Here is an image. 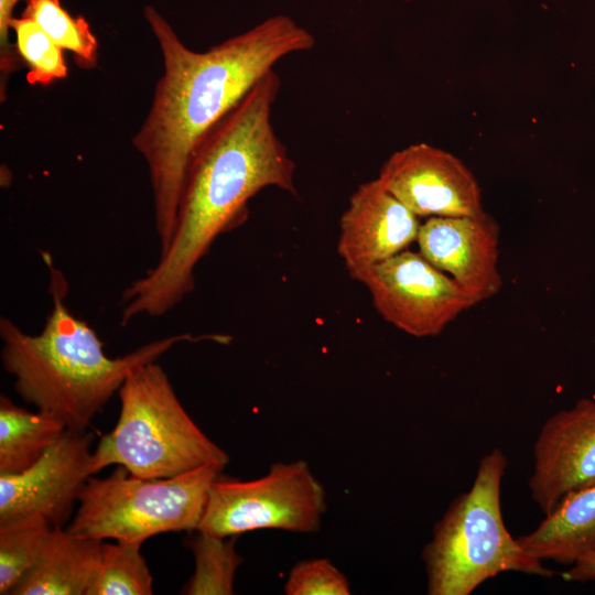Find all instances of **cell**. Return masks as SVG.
Returning a JSON list of instances; mask_svg holds the SVG:
<instances>
[{
  "instance_id": "18",
  "label": "cell",
  "mask_w": 595,
  "mask_h": 595,
  "mask_svg": "<svg viewBox=\"0 0 595 595\" xmlns=\"http://www.w3.org/2000/svg\"><path fill=\"white\" fill-rule=\"evenodd\" d=\"M141 545L142 542H102L100 560L86 595H151L153 578Z\"/></svg>"
},
{
  "instance_id": "17",
  "label": "cell",
  "mask_w": 595,
  "mask_h": 595,
  "mask_svg": "<svg viewBox=\"0 0 595 595\" xmlns=\"http://www.w3.org/2000/svg\"><path fill=\"white\" fill-rule=\"evenodd\" d=\"M237 536L218 537L197 530L188 547L195 570L183 588L186 595H231L242 558L236 551Z\"/></svg>"
},
{
  "instance_id": "14",
  "label": "cell",
  "mask_w": 595,
  "mask_h": 595,
  "mask_svg": "<svg viewBox=\"0 0 595 595\" xmlns=\"http://www.w3.org/2000/svg\"><path fill=\"white\" fill-rule=\"evenodd\" d=\"M102 541L54 527L30 571L10 595H86L96 573Z\"/></svg>"
},
{
  "instance_id": "1",
  "label": "cell",
  "mask_w": 595,
  "mask_h": 595,
  "mask_svg": "<svg viewBox=\"0 0 595 595\" xmlns=\"http://www.w3.org/2000/svg\"><path fill=\"white\" fill-rule=\"evenodd\" d=\"M143 15L159 44L163 74L131 142L149 170L162 252L171 241L186 173L203 138L280 60L312 50L315 39L292 18L277 14L195 52L154 7L144 6Z\"/></svg>"
},
{
  "instance_id": "10",
  "label": "cell",
  "mask_w": 595,
  "mask_h": 595,
  "mask_svg": "<svg viewBox=\"0 0 595 595\" xmlns=\"http://www.w3.org/2000/svg\"><path fill=\"white\" fill-rule=\"evenodd\" d=\"M378 178L418 217L473 216L484 212L480 188L467 166L450 152L426 143L392 153Z\"/></svg>"
},
{
  "instance_id": "7",
  "label": "cell",
  "mask_w": 595,
  "mask_h": 595,
  "mask_svg": "<svg viewBox=\"0 0 595 595\" xmlns=\"http://www.w3.org/2000/svg\"><path fill=\"white\" fill-rule=\"evenodd\" d=\"M326 510L323 485L304 461L278 462L260 478L213 483L198 531L218 537L260 529L317 531Z\"/></svg>"
},
{
  "instance_id": "9",
  "label": "cell",
  "mask_w": 595,
  "mask_h": 595,
  "mask_svg": "<svg viewBox=\"0 0 595 595\" xmlns=\"http://www.w3.org/2000/svg\"><path fill=\"white\" fill-rule=\"evenodd\" d=\"M87 430H69L28 469L0 474V521L40 515L54 527H64L90 476V445Z\"/></svg>"
},
{
  "instance_id": "24",
  "label": "cell",
  "mask_w": 595,
  "mask_h": 595,
  "mask_svg": "<svg viewBox=\"0 0 595 595\" xmlns=\"http://www.w3.org/2000/svg\"><path fill=\"white\" fill-rule=\"evenodd\" d=\"M562 577L567 582H588L595 580V551L584 555L569 570L562 572Z\"/></svg>"
},
{
  "instance_id": "23",
  "label": "cell",
  "mask_w": 595,
  "mask_h": 595,
  "mask_svg": "<svg viewBox=\"0 0 595 595\" xmlns=\"http://www.w3.org/2000/svg\"><path fill=\"white\" fill-rule=\"evenodd\" d=\"M21 0H0V100H7L10 76L24 67L15 44L10 41L13 10Z\"/></svg>"
},
{
  "instance_id": "16",
  "label": "cell",
  "mask_w": 595,
  "mask_h": 595,
  "mask_svg": "<svg viewBox=\"0 0 595 595\" xmlns=\"http://www.w3.org/2000/svg\"><path fill=\"white\" fill-rule=\"evenodd\" d=\"M57 418L37 410L30 412L0 398V474L21 473L34 463L66 431Z\"/></svg>"
},
{
  "instance_id": "11",
  "label": "cell",
  "mask_w": 595,
  "mask_h": 595,
  "mask_svg": "<svg viewBox=\"0 0 595 595\" xmlns=\"http://www.w3.org/2000/svg\"><path fill=\"white\" fill-rule=\"evenodd\" d=\"M595 485V400L552 414L533 446L529 489L544 515L569 494Z\"/></svg>"
},
{
  "instance_id": "21",
  "label": "cell",
  "mask_w": 595,
  "mask_h": 595,
  "mask_svg": "<svg viewBox=\"0 0 595 595\" xmlns=\"http://www.w3.org/2000/svg\"><path fill=\"white\" fill-rule=\"evenodd\" d=\"M15 35V47L28 69L26 82L31 86H50L68 76L63 51L31 18L14 17L10 24Z\"/></svg>"
},
{
  "instance_id": "12",
  "label": "cell",
  "mask_w": 595,
  "mask_h": 595,
  "mask_svg": "<svg viewBox=\"0 0 595 595\" xmlns=\"http://www.w3.org/2000/svg\"><path fill=\"white\" fill-rule=\"evenodd\" d=\"M500 226L485 210L473 216L429 217L420 225L419 252L478 303L502 286L498 269Z\"/></svg>"
},
{
  "instance_id": "5",
  "label": "cell",
  "mask_w": 595,
  "mask_h": 595,
  "mask_svg": "<svg viewBox=\"0 0 595 595\" xmlns=\"http://www.w3.org/2000/svg\"><path fill=\"white\" fill-rule=\"evenodd\" d=\"M117 393L118 421L93 452L94 475L118 465L133 476L166 478L229 462L186 412L156 360L131 369Z\"/></svg>"
},
{
  "instance_id": "13",
  "label": "cell",
  "mask_w": 595,
  "mask_h": 595,
  "mask_svg": "<svg viewBox=\"0 0 595 595\" xmlns=\"http://www.w3.org/2000/svg\"><path fill=\"white\" fill-rule=\"evenodd\" d=\"M420 225L378 177L360 184L339 220L337 251L349 275L359 282L375 264L407 250Z\"/></svg>"
},
{
  "instance_id": "4",
  "label": "cell",
  "mask_w": 595,
  "mask_h": 595,
  "mask_svg": "<svg viewBox=\"0 0 595 595\" xmlns=\"http://www.w3.org/2000/svg\"><path fill=\"white\" fill-rule=\"evenodd\" d=\"M507 467L495 448L479 462L469 490L453 499L422 551L430 595H469L501 573L552 577L555 572L528 553L507 530L500 507Z\"/></svg>"
},
{
  "instance_id": "20",
  "label": "cell",
  "mask_w": 595,
  "mask_h": 595,
  "mask_svg": "<svg viewBox=\"0 0 595 595\" xmlns=\"http://www.w3.org/2000/svg\"><path fill=\"white\" fill-rule=\"evenodd\" d=\"M52 526L40 515L0 521V594L7 595L35 563Z\"/></svg>"
},
{
  "instance_id": "15",
  "label": "cell",
  "mask_w": 595,
  "mask_h": 595,
  "mask_svg": "<svg viewBox=\"0 0 595 595\" xmlns=\"http://www.w3.org/2000/svg\"><path fill=\"white\" fill-rule=\"evenodd\" d=\"M516 539L540 561L569 566L595 551V485L565 496L534 530Z\"/></svg>"
},
{
  "instance_id": "2",
  "label": "cell",
  "mask_w": 595,
  "mask_h": 595,
  "mask_svg": "<svg viewBox=\"0 0 595 595\" xmlns=\"http://www.w3.org/2000/svg\"><path fill=\"white\" fill-rule=\"evenodd\" d=\"M280 76L268 72L196 148L167 248L156 264L122 292L121 325L170 312L195 285L194 271L224 232L248 216L249 201L266 187L294 196L295 163L272 125Z\"/></svg>"
},
{
  "instance_id": "3",
  "label": "cell",
  "mask_w": 595,
  "mask_h": 595,
  "mask_svg": "<svg viewBox=\"0 0 595 595\" xmlns=\"http://www.w3.org/2000/svg\"><path fill=\"white\" fill-rule=\"evenodd\" d=\"M44 260L50 271L51 312L36 335L0 318L1 361L24 401L60 419L67 429L83 431L118 392L131 369L158 360L176 344L199 338L188 333L170 335L123 356L108 357L97 332L71 313L65 275L48 253Z\"/></svg>"
},
{
  "instance_id": "8",
  "label": "cell",
  "mask_w": 595,
  "mask_h": 595,
  "mask_svg": "<svg viewBox=\"0 0 595 595\" xmlns=\"http://www.w3.org/2000/svg\"><path fill=\"white\" fill-rule=\"evenodd\" d=\"M376 311L398 329L432 337L478 304L453 278L420 252L403 250L370 268L360 279Z\"/></svg>"
},
{
  "instance_id": "19",
  "label": "cell",
  "mask_w": 595,
  "mask_h": 595,
  "mask_svg": "<svg viewBox=\"0 0 595 595\" xmlns=\"http://www.w3.org/2000/svg\"><path fill=\"white\" fill-rule=\"evenodd\" d=\"M21 15L33 19L62 50L69 51L79 68L97 66L98 41L88 21L73 17L61 0H25Z\"/></svg>"
},
{
  "instance_id": "22",
  "label": "cell",
  "mask_w": 595,
  "mask_h": 595,
  "mask_svg": "<svg viewBox=\"0 0 595 595\" xmlns=\"http://www.w3.org/2000/svg\"><path fill=\"white\" fill-rule=\"evenodd\" d=\"M288 595H348V578L324 558L298 562L284 585Z\"/></svg>"
},
{
  "instance_id": "6",
  "label": "cell",
  "mask_w": 595,
  "mask_h": 595,
  "mask_svg": "<svg viewBox=\"0 0 595 595\" xmlns=\"http://www.w3.org/2000/svg\"><path fill=\"white\" fill-rule=\"evenodd\" d=\"M221 469L205 465L173 477L142 478L118 466L108 477L90 476L66 529L101 541L142 543L164 532L197 531Z\"/></svg>"
}]
</instances>
